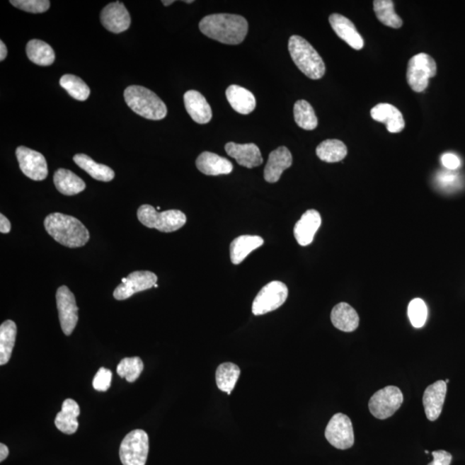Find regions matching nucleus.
<instances>
[{"label": "nucleus", "instance_id": "58836bf2", "mask_svg": "<svg viewBox=\"0 0 465 465\" xmlns=\"http://www.w3.org/2000/svg\"><path fill=\"white\" fill-rule=\"evenodd\" d=\"M111 379H113V372L110 369L102 367L98 369L97 374L94 377L93 388L97 391H107L110 387Z\"/></svg>", "mask_w": 465, "mask_h": 465}, {"label": "nucleus", "instance_id": "9d476101", "mask_svg": "<svg viewBox=\"0 0 465 465\" xmlns=\"http://www.w3.org/2000/svg\"><path fill=\"white\" fill-rule=\"evenodd\" d=\"M325 437L333 447L340 450L351 448L355 444V432L351 420L344 413H336L326 427Z\"/></svg>", "mask_w": 465, "mask_h": 465}, {"label": "nucleus", "instance_id": "aec40b11", "mask_svg": "<svg viewBox=\"0 0 465 465\" xmlns=\"http://www.w3.org/2000/svg\"><path fill=\"white\" fill-rule=\"evenodd\" d=\"M375 121L384 123L389 132L400 133L405 128V121L401 111L391 103H381L371 110Z\"/></svg>", "mask_w": 465, "mask_h": 465}, {"label": "nucleus", "instance_id": "a878e982", "mask_svg": "<svg viewBox=\"0 0 465 465\" xmlns=\"http://www.w3.org/2000/svg\"><path fill=\"white\" fill-rule=\"evenodd\" d=\"M55 188L66 196L81 193L86 188V183L76 174L67 169H59L54 174Z\"/></svg>", "mask_w": 465, "mask_h": 465}, {"label": "nucleus", "instance_id": "393cba45", "mask_svg": "<svg viewBox=\"0 0 465 465\" xmlns=\"http://www.w3.org/2000/svg\"><path fill=\"white\" fill-rule=\"evenodd\" d=\"M331 321L337 329L345 333L355 331L360 325V316L356 310L347 303H340L333 309Z\"/></svg>", "mask_w": 465, "mask_h": 465}, {"label": "nucleus", "instance_id": "2eb2a0df", "mask_svg": "<svg viewBox=\"0 0 465 465\" xmlns=\"http://www.w3.org/2000/svg\"><path fill=\"white\" fill-rule=\"evenodd\" d=\"M447 392V384L443 380L429 385L424 392L423 406L427 418L435 421L442 412Z\"/></svg>", "mask_w": 465, "mask_h": 465}, {"label": "nucleus", "instance_id": "c85d7f7f", "mask_svg": "<svg viewBox=\"0 0 465 465\" xmlns=\"http://www.w3.org/2000/svg\"><path fill=\"white\" fill-rule=\"evenodd\" d=\"M17 332L13 321L7 320L0 326V365L6 364L11 360Z\"/></svg>", "mask_w": 465, "mask_h": 465}, {"label": "nucleus", "instance_id": "f03ea898", "mask_svg": "<svg viewBox=\"0 0 465 465\" xmlns=\"http://www.w3.org/2000/svg\"><path fill=\"white\" fill-rule=\"evenodd\" d=\"M45 226L52 238L67 248H81L90 239V234L85 225L69 214H50L45 218Z\"/></svg>", "mask_w": 465, "mask_h": 465}, {"label": "nucleus", "instance_id": "f8f14e48", "mask_svg": "<svg viewBox=\"0 0 465 465\" xmlns=\"http://www.w3.org/2000/svg\"><path fill=\"white\" fill-rule=\"evenodd\" d=\"M16 155L19 168L25 176L35 181L45 180L49 171L45 157L41 153L21 146L16 150Z\"/></svg>", "mask_w": 465, "mask_h": 465}, {"label": "nucleus", "instance_id": "c756f323", "mask_svg": "<svg viewBox=\"0 0 465 465\" xmlns=\"http://www.w3.org/2000/svg\"><path fill=\"white\" fill-rule=\"evenodd\" d=\"M26 54L30 62L38 66H50L55 59L54 50L41 40H31L26 46Z\"/></svg>", "mask_w": 465, "mask_h": 465}, {"label": "nucleus", "instance_id": "79ce46f5", "mask_svg": "<svg viewBox=\"0 0 465 465\" xmlns=\"http://www.w3.org/2000/svg\"><path fill=\"white\" fill-rule=\"evenodd\" d=\"M438 180L440 185L447 188L456 185V183L458 182V176L452 173H442L440 174Z\"/></svg>", "mask_w": 465, "mask_h": 465}, {"label": "nucleus", "instance_id": "4468645a", "mask_svg": "<svg viewBox=\"0 0 465 465\" xmlns=\"http://www.w3.org/2000/svg\"><path fill=\"white\" fill-rule=\"evenodd\" d=\"M102 25L110 33L118 34L129 29L130 15L121 2H113L103 8L101 14Z\"/></svg>", "mask_w": 465, "mask_h": 465}, {"label": "nucleus", "instance_id": "c03bdc74", "mask_svg": "<svg viewBox=\"0 0 465 465\" xmlns=\"http://www.w3.org/2000/svg\"><path fill=\"white\" fill-rule=\"evenodd\" d=\"M8 455H9V449L6 444H0V462H3L4 460L6 459Z\"/></svg>", "mask_w": 465, "mask_h": 465}, {"label": "nucleus", "instance_id": "2f4dec72", "mask_svg": "<svg viewBox=\"0 0 465 465\" xmlns=\"http://www.w3.org/2000/svg\"><path fill=\"white\" fill-rule=\"evenodd\" d=\"M316 154L320 160L328 163L340 162L347 156L348 148L340 140H326L316 148Z\"/></svg>", "mask_w": 465, "mask_h": 465}, {"label": "nucleus", "instance_id": "4c0bfd02", "mask_svg": "<svg viewBox=\"0 0 465 465\" xmlns=\"http://www.w3.org/2000/svg\"><path fill=\"white\" fill-rule=\"evenodd\" d=\"M11 5L30 13H43L50 9L49 0H11Z\"/></svg>", "mask_w": 465, "mask_h": 465}, {"label": "nucleus", "instance_id": "c9c22d12", "mask_svg": "<svg viewBox=\"0 0 465 465\" xmlns=\"http://www.w3.org/2000/svg\"><path fill=\"white\" fill-rule=\"evenodd\" d=\"M143 368L144 364L140 357H125L117 365V372L121 377H125L129 383H134L142 374Z\"/></svg>", "mask_w": 465, "mask_h": 465}, {"label": "nucleus", "instance_id": "0eeeda50", "mask_svg": "<svg viewBox=\"0 0 465 465\" xmlns=\"http://www.w3.org/2000/svg\"><path fill=\"white\" fill-rule=\"evenodd\" d=\"M437 74V65L430 55L420 53L409 59L407 69V81L415 93H423L427 88L429 79Z\"/></svg>", "mask_w": 465, "mask_h": 465}, {"label": "nucleus", "instance_id": "7c9ffc66", "mask_svg": "<svg viewBox=\"0 0 465 465\" xmlns=\"http://www.w3.org/2000/svg\"><path fill=\"white\" fill-rule=\"evenodd\" d=\"M241 375V369L233 363H224L219 365L216 372V381L218 389L222 392L231 394Z\"/></svg>", "mask_w": 465, "mask_h": 465}, {"label": "nucleus", "instance_id": "8fccbe9b", "mask_svg": "<svg viewBox=\"0 0 465 465\" xmlns=\"http://www.w3.org/2000/svg\"><path fill=\"white\" fill-rule=\"evenodd\" d=\"M154 287L157 288V287H158V285H157V284H156V285H154Z\"/></svg>", "mask_w": 465, "mask_h": 465}, {"label": "nucleus", "instance_id": "5701e85b", "mask_svg": "<svg viewBox=\"0 0 465 465\" xmlns=\"http://www.w3.org/2000/svg\"><path fill=\"white\" fill-rule=\"evenodd\" d=\"M196 166L201 173L209 176L229 174L233 171L231 162L212 152L202 153L197 159Z\"/></svg>", "mask_w": 465, "mask_h": 465}, {"label": "nucleus", "instance_id": "20e7f679", "mask_svg": "<svg viewBox=\"0 0 465 465\" xmlns=\"http://www.w3.org/2000/svg\"><path fill=\"white\" fill-rule=\"evenodd\" d=\"M289 51L292 61L302 73L311 79L324 76L325 63L318 52L308 41L299 35H292L289 40Z\"/></svg>", "mask_w": 465, "mask_h": 465}, {"label": "nucleus", "instance_id": "ea45409f", "mask_svg": "<svg viewBox=\"0 0 465 465\" xmlns=\"http://www.w3.org/2000/svg\"><path fill=\"white\" fill-rule=\"evenodd\" d=\"M433 460L427 465H451L452 456L450 452L444 450L435 451L432 453Z\"/></svg>", "mask_w": 465, "mask_h": 465}, {"label": "nucleus", "instance_id": "b1692460", "mask_svg": "<svg viewBox=\"0 0 465 465\" xmlns=\"http://www.w3.org/2000/svg\"><path fill=\"white\" fill-rule=\"evenodd\" d=\"M226 97L230 105L242 115H248L256 109V99L251 91L243 87L232 85L226 91Z\"/></svg>", "mask_w": 465, "mask_h": 465}, {"label": "nucleus", "instance_id": "9b49d317", "mask_svg": "<svg viewBox=\"0 0 465 465\" xmlns=\"http://www.w3.org/2000/svg\"><path fill=\"white\" fill-rule=\"evenodd\" d=\"M57 304L62 331L69 336L78 323L79 308L73 292L67 286L57 289Z\"/></svg>", "mask_w": 465, "mask_h": 465}, {"label": "nucleus", "instance_id": "f3484780", "mask_svg": "<svg viewBox=\"0 0 465 465\" xmlns=\"http://www.w3.org/2000/svg\"><path fill=\"white\" fill-rule=\"evenodd\" d=\"M226 154L236 160L238 164L246 168H253L263 163V158L260 149L254 143L248 144H237L229 142L225 145Z\"/></svg>", "mask_w": 465, "mask_h": 465}, {"label": "nucleus", "instance_id": "1a4fd4ad", "mask_svg": "<svg viewBox=\"0 0 465 465\" xmlns=\"http://www.w3.org/2000/svg\"><path fill=\"white\" fill-rule=\"evenodd\" d=\"M403 403L398 387L387 386L377 391L369 401V409L377 419L385 420L395 415Z\"/></svg>", "mask_w": 465, "mask_h": 465}, {"label": "nucleus", "instance_id": "39448f33", "mask_svg": "<svg viewBox=\"0 0 465 465\" xmlns=\"http://www.w3.org/2000/svg\"><path fill=\"white\" fill-rule=\"evenodd\" d=\"M137 217L143 225L164 233L176 231L186 222V216L180 210L170 209L158 212L156 209L149 205H142L138 209Z\"/></svg>", "mask_w": 465, "mask_h": 465}, {"label": "nucleus", "instance_id": "f257e3e1", "mask_svg": "<svg viewBox=\"0 0 465 465\" xmlns=\"http://www.w3.org/2000/svg\"><path fill=\"white\" fill-rule=\"evenodd\" d=\"M200 29L207 37L229 45H240L248 30L246 18L234 14H213L201 20Z\"/></svg>", "mask_w": 465, "mask_h": 465}, {"label": "nucleus", "instance_id": "6ab92c4d", "mask_svg": "<svg viewBox=\"0 0 465 465\" xmlns=\"http://www.w3.org/2000/svg\"><path fill=\"white\" fill-rule=\"evenodd\" d=\"M292 155L286 147H280L269 155L264 171V178L268 183H276L280 180L284 171L291 168Z\"/></svg>", "mask_w": 465, "mask_h": 465}, {"label": "nucleus", "instance_id": "a18cd8bd", "mask_svg": "<svg viewBox=\"0 0 465 465\" xmlns=\"http://www.w3.org/2000/svg\"><path fill=\"white\" fill-rule=\"evenodd\" d=\"M7 47L3 41L0 42V61L3 62L7 57Z\"/></svg>", "mask_w": 465, "mask_h": 465}, {"label": "nucleus", "instance_id": "6e6552de", "mask_svg": "<svg viewBox=\"0 0 465 465\" xmlns=\"http://www.w3.org/2000/svg\"><path fill=\"white\" fill-rule=\"evenodd\" d=\"M288 288L280 281H272L264 286L254 298L252 312L262 316L280 308L288 297Z\"/></svg>", "mask_w": 465, "mask_h": 465}, {"label": "nucleus", "instance_id": "dca6fc26", "mask_svg": "<svg viewBox=\"0 0 465 465\" xmlns=\"http://www.w3.org/2000/svg\"><path fill=\"white\" fill-rule=\"evenodd\" d=\"M329 23L338 37L347 42L353 50L363 49L364 39L351 20L343 15L333 13L329 17Z\"/></svg>", "mask_w": 465, "mask_h": 465}, {"label": "nucleus", "instance_id": "cd10ccee", "mask_svg": "<svg viewBox=\"0 0 465 465\" xmlns=\"http://www.w3.org/2000/svg\"><path fill=\"white\" fill-rule=\"evenodd\" d=\"M74 161L95 180L110 182L115 178V173L113 169L105 165L98 164L88 155L84 154L74 155Z\"/></svg>", "mask_w": 465, "mask_h": 465}, {"label": "nucleus", "instance_id": "603ef678", "mask_svg": "<svg viewBox=\"0 0 465 465\" xmlns=\"http://www.w3.org/2000/svg\"><path fill=\"white\" fill-rule=\"evenodd\" d=\"M425 453H427V454H428L429 452L426 450L425 451Z\"/></svg>", "mask_w": 465, "mask_h": 465}, {"label": "nucleus", "instance_id": "a211bd4d", "mask_svg": "<svg viewBox=\"0 0 465 465\" xmlns=\"http://www.w3.org/2000/svg\"><path fill=\"white\" fill-rule=\"evenodd\" d=\"M321 225L320 213L315 209L307 210L294 228V236H295L297 243L303 246L311 244Z\"/></svg>", "mask_w": 465, "mask_h": 465}, {"label": "nucleus", "instance_id": "7ed1b4c3", "mask_svg": "<svg viewBox=\"0 0 465 465\" xmlns=\"http://www.w3.org/2000/svg\"><path fill=\"white\" fill-rule=\"evenodd\" d=\"M125 98L127 105L134 113L149 120H161L168 114L165 103L154 91L145 87H127Z\"/></svg>", "mask_w": 465, "mask_h": 465}, {"label": "nucleus", "instance_id": "412c9836", "mask_svg": "<svg viewBox=\"0 0 465 465\" xmlns=\"http://www.w3.org/2000/svg\"><path fill=\"white\" fill-rule=\"evenodd\" d=\"M184 103L185 109L193 121L200 125H205L212 120V107L198 91L194 90L186 91L184 95Z\"/></svg>", "mask_w": 465, "mask_h": 465}, {"label": "nucleus", "instance_id": "e433bc0d", "mask_svg": "<svg viewBox=\"0 0 465 465\" xmlns=\"http://www.w3.org/2000/svg\"><path fill=\"white\" fill-rule=\"evenodd\" d=\"M427 307L420 298H415L408 305V315L413 327L423 328L427 319Z\"/></svg>", "mask_w": 465, "mask_h": 465}, {"label": "nucleus", "instance_id": "49530a36", "mask_svg": "<svg viewBox=\"0 0 465 465\" xmlns=\"http://www.w3.org/2000/svg\"><path fill=\"white\" fill-rule=\"evenodd\" d=\"M175 1L174 0H172V1H166V0H164V1H162L163 5L165 6H168L170 5H172Z\"/></svg>", "mask_w": 465, "mask_h": 465}, {"label": "nucleus", "instance_id": "ddd939ff", "mask_svg": "<svg viewBox=\"0 0 465 465\" xmlns=\"http://www.w3.org/2000/svg\"><path fill=\"white\" fill-rule=\"evenodd\" d=\"M158 277L154 273L149 271H137L130 273L127 277H123L122 284L115 289L113 296L117 300L128 299L138 292L154 287L156 285Z\"/></svg>", "mask_w": 465, "mask_h": 465}, {"label": "nucleus", "instance_id": "09e8293b", "mask_svg": "<svg viewBox=\"0 0 465 465\" xmlns=\"http://www.w3.org/2000/svg\"><path fill=\"white\" fill-rule=\"evenodd\" d=\"M446 381V383H447V384H448V383H449V381H450V380H449V379H447V380H446V381Z\"/></svg>", "mask_w": 465, "mask_h": 465}, {"label": "nucleus", "instance_id": "bb28decb", "mask_svg": "<svg viewBox=\"0 0 465 465\" xmlns=\"http://www.w3.org/2000/svg\"><path fill=\"white\" fill-rule=\"evenodd\" d=\"M264 240L258 236H241L237 237L230 245V258L232 263L239 265L254 250L260 248Z\"/></svg>", "mask_w": 465, "mask_h": 465}, {"label": "nucleus", "instance_id": "3c124183", "mask_svg": "<svg viewBox=\"0 0 465 465\" xmlns=\"http://www.w3.org/2000/svg\"><path fill=\"white\" fill-rule=\"evenodd\" d=\"M156 209H157V210H160V209H161V207H157Z\"/></svg>", "mask_w": 465, "mask_h": 465}, {"label": "nucleus", "instance_id": "473e14b6", "mask_svg": "<svg viewBox=\"0 0 465 465\" xmlns=\"http://www.w3.org/2000/svg\"><path fill=\"white\" fill-rule=\"evenodd\" d=\"M373 8L377 19L383 25L399 29L403 26V20L396 13L394 2L391 0H375L373 2Z\"/></svg>", "mask_w": 465, "mask_h": 465}, {"label": "nucleus", "instance_id": "a19ab883", "mask_svg": "<svg viewBox=\"0 0 465 465\" xmlns=\"http://www.w3.org/2000/svg\"><path fill=\"white\" fill-rule=\"evenodd\" d=\"M442 165L448 170L454 171L461 166L460 159L454 154L447 153L441 157Z\"/></svg>", "mask_w": 465, "mask_h": 465}, {"label": "nucleus", "instance_id": "423d86ee", "mask_svg": "<svg viewBox=\"0 0 465 465\" xmlns=\"http://www.w3.org/2000/svg\"><path fill=\"white\" fill-rule=\"evenodd\" d=\"M149 452L148 433L142 429L130 432L123 439L119 451L123 465H145Z\"/></svg>", "mask_w": 465, "mask_h": 465}, {"label": "nucleus", "instance_id": "37998d69", "mask_svg": "<svg viewBox=\"0 0 465 465\" xmlns=\"http://www.w3.org/2000/svg\"><path fill=\"white\" fill-rule=\"evenodd\" d=\"M11 222L3 214H0V232L8 234L11 231Z\"/></svg>", "mask_w": 465, "mask_h": 465}, {"label": "nucleus", "instance_id": "4be33fe9", "mask_svg": "<svg viewBox=\"0 0 465 465\" xmlns=\"http://www.w3.org/2000/svg\"><path fill=\"white\" fill-rule=\"evenodd\" d=\"M79 415L81 408L76 401L66 399L62 404V411L57 413L54 420L55 427L66 435H74L78 430Z\"/></svg>", "mask_w": 465, "mask_h": 465}, {"label": "nucleus", "instance_id": "f704fd0d", "mask_svg": "<svg viewBox=\"0 0 465 465\" xmlns=\"http://www.w3.org/2000/svg\"><path fill=\"white\" fill-rule=\"evenodd\" d=\"M59 85L64 88L71 98L79 101H85L90 96L88 86L81 78L73 74H65L59 79Z\"/></svg>", "mask_w": 465, "mask_h": 465}, {"label": "nucleus", "instance_id": "72a5a7b5", "mask_svg": "<svg viewBox=\"0 0 465 465\" xmlns=\"http://www.w3.org/2000/svg\"><path fill=\"white\" fill-rule=\"evenodd\" d=\"M294 118L297 125L305 130H315L318 119L313 107L306 101H298L294 105Z\"/></svg>", "mask_w": 465, "mask_h": 465}, {"label": "nucleus", "instance_id": "de8ad7c7", "mask_svg": "<svg viewBox=\"0 0 465 465\" xmlns=\"http://www.w3.org/2000/svg\"><path fill=\"white\" fill-rule=\"evenodd\" d=\"M184 2H185V3L190 4V3H193V0H190V1H184Z\"/></svg>", "mask_w": 465, "mask_h": 465}]
</instances>
